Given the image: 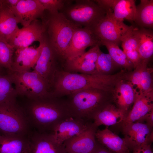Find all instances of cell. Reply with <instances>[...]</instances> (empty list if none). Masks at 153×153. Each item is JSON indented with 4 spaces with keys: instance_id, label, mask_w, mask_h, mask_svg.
I'll list each match as a JSON object with an SVG mask.
<instances>
[{
    "instance_id": "8fae6325",
    "label": "cell",
    "mask_w": 153,
    "mask_h": 153,
    "mask_svg": "<svg viewBox=\"0 0 153 153\" xmlns=\"http://www.w3.org/2000/svg\"><path fill=\"white\" fill-rule=\"evenodd\" d=\"M101 45V41L92 30L86 27H79L75 31L65 55L66 60L71 59L85 52L90 46Z\"/></svg>"
},
{
    "instance_id": "74e56055",
    "label": "cell",
    "mask_w": 153,
    "mask_h": 153,
    "mask_svg": "<svg viewBox=\"0 0 153 153\" xmlns=\"http://www.w3.org/2000/svg\"><path fill=\"white\" fill-rule=\"evenodd\" d=\"M137 122H144L151 126L153 127V110L148 113L142 118Z\"/></svg>"
},
{
    "instance_id": "60d3db41",
    "label": "cell",
    "mask_w": 153,
    "mask_h": 153,
    "mask_svg": "<svg viewBox=\"0 0 153 153\" xmlns=\"http://www.w3.org/2000/svg\"><path fill=\"white\" fill-rule=\"evenodd\" d=\"M1 135H0V136Z\"/></svg>"
},
{
    "instance_id": "9a60e30c",
    "label": "cell",
    "mask_w": 153,
    "mask_h": 153,
    "mask_svg": "<svg viewBox=\"0 0 153 153\" xmlns=\"http://www.w3.org/2000/svg\"><path fill=\"white\" fill-rule=\"evenodd\" d=\"M93 122L71 117L58 124L49 134L57 143L62 144L67 140L83 132Z\"/></svg>"
},
{
    "instance_id": "ac0fdd59",
    "label": "cell",
    "mask_w": 153,
    "mask_h": 153,
    "mask_svg": "<svg viewBox=\"0 0 153 153\" xmlns=\"http://www.w3.org/2000/svg\"><path fill=\"white\" fill-rule=\"evenodd\" d=\"M126 76L115 85L112 92V103L117 108L128 114L135 101L136 94Z\"/></svg>"
},
{
    "instance_id": "8d00e7d4",
    "label": "cell",
    "mask_w": 153,
    "mask_h": 153,
    "mask_svg": "<svg viewBox=\"0 0 153 153\" xmlns=\"http://www.w3.org/2000/svg\"><path fill=\"white\" fill-rule=\"evenodd\" d=\"M152 144L137 146L132 150L131 153H153L151 147Z\"/></svg>"
},
{
    "instance_id": "d6986e66",
    "label": "cell",
    "mask_w": 153,
    "mask_h": 153,
    "mask_svg": "<svg viewBox=\"0 0 153 153\" xmlns=\"http://www.w3.org/2000/svg\"><path fill=\"white\" fill-rule=\"evenodd\" d=\"M41 46L28 47L15 50L10 72L22 73L33 68L40 55Z\"/></svg>"
},
{
    "instance_id": "3957f363",
    "label": "cell",
    "mask_w": 153,
    "mask_h": 153,
    "mask_svg": "<svg viewBox=\"0 0 153 153\" xmlns=\"http://www.w3.org/2000/svg\"><path fill=\"white\" fill-rule=\"evenodd\" d=\"M112 92L91 89L75 92L66 96L73 117L86 122H93L96 115L112 103Z\"/></svg>"
},
{
    "instance_id": "2e32d148",
    "label": "cell",
    "mask_w": 153,
    "mask_h": 153,
    "mask_svg": "<svg viewBox=\"0 0 153 153\" xmlns=\"http://www.w3.org/2000/svg\"><path fill=\"white\" fill-rule=\"evenodd\" d=\"M106 12L115 19L123 21L124 19L134 21L136 6L134 0H94Z\"/></svg>"
},
{
    "instance_id": "4316f807",
    "label": "cell",
    "mask_w": 153,
    "mask_h": 153,
    "mask_svg": "<svg viewBox=\"0 0 153 153\" xmlns=\"http://www.w3.org/2000/svg\"><path fill=\"white\" fill-rule=\"evenodd\" d=\"M18 20L12 11L0 10V37L7 42L19 28Z\"/></svg>"
},
{
    "instance_id": "e575fe53",
    "label": "cell",
    "mask_w": 153,
    "mask_h": 153,
    "mask_svg": "<svg viewBox=\"0 0 153 153\" xmlns=\"http://www.w3.org/2000/svg\"><path fill=\"white\" fill-rule=\"evenodd\" d=\"M124 52L128 60L133 64L134 69L142 63L141 59L137 50L127 51Z\"/></svg>"
},
{
    "instance_id": "52a82bcc",
    "label": "cell",
    "mask_w": 153,
    "mask_h": 153,
    "mask_svg": "<svg viewBox=\"0 0 153 153\" xmlns=\"http://www.w3.org/2000/svg\"><path fill=\"white\" fill-rule=\"evenodd\" d=\"M29 124L24 111L16 103L0 104V131L3 135L26 136Z\"/></svg>"
},
{
    "instance_id": "83f0119b",
    "label": "cell",
    "mask_w": 153,
    "mask_h": 153,
    "mask_svg": "<svg viewBox=\"0 0 153 153\" xmlns=\"http://www.w3.org/2000/svg\"><path fill=\"white\" fill-rule=\"evenodd\" d=\"M101 45L105 46L107 48L109 54L115 63L124 70L130 72L134 69L132 63L128 60L126 54L114 43L106 41H101Z\"/></svg>"
},
{
    "instance_id": "4dcf8cb0",
    "label": "cell",
    "mask_w": 153,
    "mask_h": 153,
    "mask_svg": "<svg viewBox=\"0 0 153 153\" xmlns=\"http://www.w3.org/2000/svg\"><path fill=\"white\" fill-rule=\"evenodd\" d=\"M148 63L146 61L142 62L140 79V92L138 95L153 90V70L151 68L148 67Z\"/></svg>"
},
{
    "instance_id": "7a4b0ae2",
    "label": "cell",
    "mask_w": 153,
    "mask_h": 153,
    "mask_svg": "<svg viewBox=\"0 0 153 153\" xmlns=\"http://www.w3.org/2000/svg\"><path fill=\"white\" fill-rule=\"evenodd\" d=\"M31 100L25 114L39 132L50 133L59 123L73 117L66 99L49 95Z\"/></svg>"
},
{
    "instance_id": "603a6c76",
    "label": "cell",
    "mask_w": 153,
    "mask_h": 153,
    "mask_svg": "<svg viewBox=\"0 0 153 153\" xmlns=\"http://www.w3.org/2000/svg\"><path fill=\"white\" fill-rule=\"evenodd\" d=\"M128 114L117 108L112 103L107 105L94 117L93 123L97 127L101 125L118 127Z\"/></svg>"
},
{
    "instance_id": "30bf717a",
    "label": "cell",
    "mask_w": 153,
    "mask_h": 153,
    "mask_svg": "<svg viewBox=\"0 0 153 153\" xmlns=\"http://www.w3.org/2000/svg\"><path fill=\"white\" fill-rule=\"evenodd\" d=\"M120 129L130 151L137 146L152 144L153 142V127L144 122L132 123Z\"/></svg>"
},
{
    "instance_id": "f1b7e54d",
    "label": "cell",
    "mask_w": 153,
    "mask_h": 153,
    "mask_svg": "<svg viewBox=\"0 0 153 153\" xmlns=\"http://www.w3.org/2000/svg\"><path fill=\"white\" fill-rule=\"evenodd\" d=\"M9 75H0V104L16 103L17 95Z\"/></svg>"
},
{
    "instance_id": "ba28073f",
    "label": "cell",
    "mask_w": 153,
    "mask_h": 153,
    "mask_svg": "<svg viewBox=\"0 0 153 153\" xmlns=\"http://www.w3.org/2000/svg\"><path fill=\"white\" fill-rule=\"evenodd\" d=\"M39 42L41 50L33 71L39 73L50 84L56 72L63 70L65 60L52 47L44 32Z\"/></svg>"
},
{
    "instance_id": "7402d4cb",
    "label": "cell",
    "mask_w": 153,
    "mask_h": 153,
    "mask_svg": "<svg viewBox=\"0 0 153 153\" xmlns=\"http://www.w3.org/2000/svg\"><path fill=\"white\" fill-rule=\"evenodd\" d=\"M95 137L98 143L112 153H131L124 138L112 132L109 127L102 130L98 129Z\"/></svg>"
},
{
    "instance_id": "e0dca14e",
    "label": "cell",
    "mask_w": 153,
    "mask_h": 153,
    "mask_svg": "<svg viewBox=\"0 0 153 153\" xmlns=\"http://www.w3.org/2000/svg\"><path fill=\"white\" fill-rule=\"evenodd\" d=\"M45 9L39 0H20L12 12L19 23L26 26L34 20L41 18Z\"/></svg>"
},
{
    "instance_id": "ab89813d",
    "label": "cell",
    "mask_w": 153,
    "mask_h": 153,
    "mask_svg": "<svg viewBox=\"0 0 153 153\" xmlns=\"http://www.w3.org/2000/svg\"><path fill=\"white\" fill-rule=\"evenodd\" d=\"M0 69H1V67H0Z\"/></svg>"
},
{
    "instance_id": "44dd1931",
    "label": "cell",
    "mask_w": 153,
    "mask_h": 153,
    "mask_svg": "<svg viewBox=\"0 0 153 153\" xmlns=\"http://www.w3.org/2000/svg\"><path fill=\"white\" fill-rule=\"evenodd\" d=\"M30 140V153H67L63 144L57 143L50 134L37 133Z\"/></svg>"
},
{
    "instance_id": "277c9868",
    "label": "cell",
    "mask_w": 153,
    "mask_h": 153,
    "mask_svg": "<svg viewBox=\"0 0 153 153\" xmlns=\"http://www.w3.org/2000/svg\"><path fill=\"white\" fill-rule=\"evenodd\" d=\"M43 32L50 44L58 54L65 60V53L73 34L80 27L69 20L61 13H51L45 10L41 18Z\"/></svg>"
},
{
    "instance_id": "f35d334b",
    "label": "cell",
    "mask_w": 153,
    "mask_h": 153,
    "mask_svg": "<svg viewBox=\"0 0 153 153\" xmlns=\"http://www.w3.org/2000/svg\"><path fill=\"white\" fill-rule=\"evenodd\" d=\"M92 153H112L97 142V145Z\"/></svg>"
},
{
    "instance_id": "ffe728a7",
    "label": "cell",
    "mask_w": 153,
    "mask_h": 153,
    "mask_svg": "<svg viewBox=\"0 0 153 153\" xmlns=\"http://www.w3.org/2000/svg\"><path fill=\"white\" fill-rule=\"evenodd\" d=\"M153 110V90L137 95L132 107L126 117L118 127L138 121Z\"/></svg>"
},
{
    "instance_id": "484cf974",
    "label": "cell",
    "mask_w": 153,
    "mask_h": 153,
    "mask_svg": "<svg viewBox=\"0 0 153 153\" xmlns=\"http://www.w3.org/2000/svg\"><path fill=\"white\" fill-rule=\"evenodd\" d=\"M134 21L140 28H153V0H141L140 3L136 7Z\"/></svg>"
},
{
    "instance_id": "4fadbf2b",
    "label": "cell",
    "mask_w": 153,
    "mask_h": 153,
    "mask_svg": "<svg viewBox=\"0 0 153 153\" xmlns=\"http://www.w3.org/2000/svg\"><path fill=\"white\" fill-rule=\"evenodd\" d=\"M98 127L93 123L83 132L63 143L67 153H92L97 143L95 133Z\"/></svg>"
},
{
    "instance_id": "7c38bea8",
    "label": "cell",
    "mask_w": 153,
    "mask_h": 153,
    "mask_svg": "<svg viewBox=\"0 0 153 153\" xmlns=\"http://www.w3.org/2000/svg\"><path fill=\"white\" fill-rule=\"evenodd\" d=\"M99 46L92 47L88 51L71 59H66L63 70L72 73L89 75L96 74V65L101 51Z\"/></svg>"
},
{
    "instance_id": "8992f818",
    "label": "cell",
    "mask_w": 153,
    "mask_h": 153,
    "mask_svg": "<svg viewBox=\"0 0 153 153\" xmlns=\"http://www.w3.org/2000/svg\"><path fill=\"white\" fill-rule=\"evenodd\" d=\"M8 75L17 95L26 96L31 100L50 95V84L36 72H10Z\"/></svg>"
},
{
    "instance_id": "9c48e42d",
    "label": "cell",
    "mask_w": 153,
    "mask_h": 153,
    "mask_svg": "<svg viewBox=\"0 0 153 153\" xmlns=\"http://www.w3.org/2000/svg\"><path fill=\"white\" fill-rule=\"evenodd\" d=\"M134 27L127 25L123 21L116 19L106 12L105 16L91 29L100 41H106L118 45Z\"/></svg>"
},
{
    "instance_id": "836d02e7",
    "label": "cell",
    "mask_w": 153,
    "mask_h": 153,
    "mask_svg": "<svg viewBox=\"0 0 153 153\" xmlns=\"http://www.w3.org/2000/svg\"><path fill=\"white\" fill-rule=\"evenodd\" d=\"M134 27L132 31L125 37L121 42L124 52L132 50H137V42L133 31Z\"/></svg>"
},
{
    "instance_id": "6da1fadb",
    "label": "cell",
    "mask_w": 153,
    "mask_h": 153,
    "mask_svg": "<svg viewBox=\"0 0 153 153\" xmlns=\"http://www.w3.org/2000/svg\"><path fill=\"white\" fill-rule=\"evenodd\" d=\"M126 72L110 75H89L67 72L63 70L55 73L50 84V95L62 97L77 91L97 89L112 92L116 83L124 78Z\"/></svg>"
},
{
    "instance_id": "d4e9b609",
    "label": "cell",
    "mask_w": 153,
    "mask_h": 153,
    "mask_svg": "<svg viewBox=\"0 0 153 153\" xmlns=\"http://www.w3.org/2000/svg\"><path fill=\"white\" fill-rule=\"evenodd\" d=\"M137 42V50L142 62H148L153 54V32L151 29L134 27Z\"/></svg>"
},
{
    "instance_id": "cb8c5ba5",
    "label": "cell",
    "mask_w": 153,
    "mask_h": 153,
    "mask_svg": "<svg viewBox=\"0 0 153 153\" xmlns=\"http://www.w3.org/2000/svg\"><path fill=\"white\" fill-rule=\"evenodd\" d=\"M26 136L1 135L0 153H30V140Z\"/></svg>"
},
{
    "instance_id": "d6a6232c",
    "label": "cell",
    "mask_w": 153,
    "mask_h": 153,
    "mask_svg": "<svg viewBox=\"0 0 153 153\" xmlns=\"http://www.w3.org/2000/svg\"><path fill=\"white\" fill-rule=\"evenodd\" d=\"M45 10L51 13L59 12L73 0H39Z\"/></svg>"
},
{
    "instance_id": "1f68e13d",
    "label": "cell",
    "mask_w": 153,
    "mask_h": 153,
    "mask_svg": "<svg viewBox=\"0 0 153 153\" xmlns=\"http://www.w3.org/2000/svg\"><path fill=\"white\" fill-rule=\"evenodd\" d=\"M15 50L5 39L0 37V67L10 71Z\"/></svg>"
},
{
    "instance_id": "5bb4252c",
    "label": "cell",
    "mask_w": 153,
    "mask_h": 153,
    "mask_svg": "<svg viewBox=\"0 0 153 153\" xmlns=\"http://www.w3.org/2000/svg\"><path fill=\"white\" fill-rule=\"evenodd\" d=\"M43 32L41 20L36 19L29 25L18 29L7 42L15 50L28 47L34 42H39Z\"/></svg>"
},
{
    "instance_id": "f546056e",
    "label": "cell",
    "mask_w": 153,
    "mask_h": 153,
    "mask_svg": "<svg viewBox=\"0 0 153 153\" xmlns=\"http://www.w3.org/2000/svg\"><path fill=\"white\" fill-rule=\"evenodd\" d=\"M119 67L109 54L101 51L96 62V74L112 75L111 74Z\"/></svg>"
},
{
    "instance_id": "5b68a950",
    "label": "cell",
    "mask_w": 153,
    "mask_h": 153,
    "mask_svg": "<svg viewBox=\"0 0 153 153\" xmlns=\"http://www.w3.org/2000/svg\"><path fill=\"white\" fill-rule=\"evenodd\" d=\"M59 12L80 27L91 29L106 14L94 0H76L67 5Z\"/></svg>"
},
{
    "instance_id": "d590c367",
    "label": "cell",
    "mask_w": 153,
    "mask_h": 153,
    "mask_svg": "<svg viewBox=\"0 0 153 153\" xmlns=\"http://www.w3.org/2000/svg\"><path fill=\"white\" fill-rule=\"evenodd\" d=\"M20 0H0V10H7L12 12Z\"/></svg>"
}]
</instances>
